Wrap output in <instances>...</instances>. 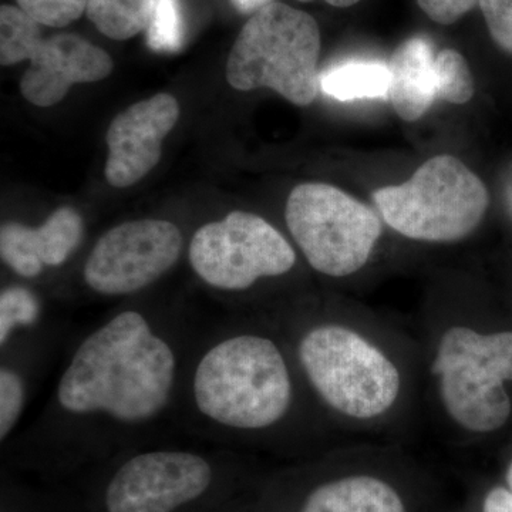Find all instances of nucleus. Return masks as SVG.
<instances>
[{"label": "nucleus", "instance_id": "obj_9", "mask_svg": "<svg viewBox=\"0 0 512 512\" xmlns=\"http://www.w3.org/2000/svg\"><path fill=\"white\" fill-rule=\"evenodd\" d=\"M195 274L211 288L247 291L262 278L291 271L292 245L268 221L251 212L234 211L224 220L197 229L190 244Z\"/></svg>", "mask_w": 512, "mask_h": 512}, {"label": "nucleus", "instance_id": "obj_26", "mask_svg": "<svg viewBox=\"0 0 512 512\" xmlns=\"http://www.w3.org/2000/svg\"><path fill=\"white\" fill-rule=\"evenodd\" d=\"M237 8L241 10V12H256L264 6L269 5V3L274 2V0H234Z\"/></svg>", "mask_w": 512, "mask_h": 512}, {"label": "nucleus", "instance_id": "obj_6", "mask_svg": "<svg viewBox=\"0 0 512 512\" xmlns=\"http://www.w3.org/2000/svg\"><path fill=\"white\" fill-rule=\"evenodd\" d=\"M431 372L440 377L448 414L464 429L488 433L511 414L504 382H512V332L480 335L454 326L441 338Z\"/></svg>", "mask_w": 512, "mask_h": 512}, {"label": "nucleus", "instance_id": "obj_15", "mask_svg": "<svg viewBox=\"0 0 512 512\" xmlns=\"http://www.w3.org/2000/svg\"><path fill=\"white\" fill-rule=\"evenodd\" d=\"M301 512H406L392 485L379 478L356 476L320 485Z\"/></svg>", "mask_w": 512, "mask_h": 512}, {"label": "nucleus", "instance_id": "obj_27", "mask_svg": "<svg viewBox=\"0 0 512 512\" xmlns=\"http://www.w3.org/2000/svg\"><path fill=\"white\" fill-rule=\"evenodd\" d=\"M326 3H329L330 6H335V8H349V6L356 5L360 0H325Z\"/></svg>", "mask_w": 512, "mask_h": 512}, {"label": "nucleus", "instance_id": "obj_4", "mask_svg": "<svg viewBox=\"0 0 512 512\" xmlns=\"http://www.w3.org/2000/svg\"><path fill=\"white\" fill-rule=\"evenodd\" d=\"M373 201L383 221L403 237L450 244L480 225L490 195L480 177L458 158L437 156L406 183L373 192Z\"/></svg>", "mask_w": 512, "mask_h": 512}, {"label": "nucleus", "instance_id": "obj_13", "mask_svg": "<svg viewBox=\"0 0 512 512\" xmlns=\"http://www.w3.org/2000/svg\"><path fill=\"white\" fill-rule=\"evenodd\" d=\"M83 235L82 215L72 207H60L39 228L5 222L0 228V256L16 274L36 278L45 266L63 265Z\"/></svg>", "mask_w": 512, "mask_h": 512}, {"label": "nucleus", "instance_id": "obj_8", "mask_svg": "<svg viewBox=\"0 0 512 512\" xmlns=\"http://www.w3.org/2000/svg\"><path fill=\"white\" fill-rule=\"evenodd\" d=\"M30 60L20 92L37 107L60 103L74 84L94 83L113 72L106 50L76 33L43 36L42 25L18 6L0 8V64Z\"/></svg>", "mask_w": 512, "mask_h": 512}, {"label": "nucleus", "instance_id": "obj_19", "mask_svg": "<svg viewBox=\"0 0 512 512\" xmlns=\"http://www.w3.org/2000/svg\"><path fill=\"white\" fill-rule=\"evenodd\" d=\"M42 313L39 298L25 286H8L0 293V345L5 346L16 329L35 325Z\"/></svg>", "mask_w": 512, "mask_h": 512}, {"label": "nucleus", "instance_id": "obj_20", "mask_svg": "<svg viewBox=\"0 0 512 512\" xmlns=\"http://www.w3.org/2000/svg\"><path fill=\"white\" fill-rule=\"evenodd\" d=\"M148 45L156 52H175L183 42V19L178 0H157L147 29Z\"/></svg>", "mask_w": 512, "mask_h": 512}, {"label": "nucleus", "instance_id": "obj_21", "mask_svg": "<svg viewBox=\"0 0 512 512\" xmlns=\"http://www.w3.org/2000/svg\"><path fill=\"white\" fill-rule=\"evenodd\" d=\"M16 3L39 25L62 29L82 18L89 0H16Z\"/></svg>", "mask_w": 512, "mask_h": 512}, {"label": "nucleus", "instance_id": "obj_18", "mask_svg": "<svg viewBox=\"0 0 512 512\" xmlns=\"http://www.w3.org/2000/svg\"><path fill=\"white\" fill-rule=\"evenodd\" d=\"M437 97L451 104H466L474 96V79L466 57L454 49L437 52Z\"/></svg>", "mask_w": 512, "mask_h": 512}, {"label": "nucleus", "instance_id": "obj_14", "mask_svg": "<svg viewBox=\"0 0 512 512\" xmlns=\"http://www.w3.org/2000/svg\"><path fill=\"white\" fill-rule=\"evenodd\" d=\"M433 43L426 37L406 40L390 59L387 97L397 116L414 123L426 116L437 97L436 60Z\"/></svg>", "mask_w": 512, "mask_h": 512}, {"label": "nucleus", "instance_id": "obj_3", "mask_svg": "<svg viewBox=\"0 0 512 512\" xmlns=\"http://www.w3.org/2000/svg\"><path fill=\"white\" fill-rule=\"evenodd\" d=\"M318 22L309 13L272 2L256 10L229 52L225 76L238 92L274 90L299 107L320 90Z\"/></svg>", "mask_w": 512, "mask_h": 512}, {"label": "nucleus", "instance_id": "obj_28", "mask_svg": "<svg viewBox=\"0 0 512 512\" xmlns=\"http://www.w3.org/2000/svg\"><path fill=\"white\" fill-rule=\"evenodd\" d=\"M507 481H508V485H510V491L512 493V463H511L510 468H508Z\"/></svg>", "mask_w": 512, "mask_h": 512}, {"label": "nucleus", "instance_id": "obj_7", "mask_svg": "<svg viewBox=\"0 0 512 512\" xmlns=\"http://www.w3.org/2000/svg\"><path fill=\"white\" fill-rule=\"evenodd\" d=\"M285 218L312 268L333 278L362 269L382 235V221L372 208L329 184L293 188Z\"/></svg>", "mask_w": 512, "mask_h": 512}, {"label": "nucleus", "instance_id": "obj_22", "mask_svg": "<svg viewBox=\"0 0 512 512\" xmlns=\"http://www.w3.org/2000/svg\"><path fill=\"white\" fill-rule=\"evenodd\" d=\"M26 402L22 376L8 366L0 369V440L5 441L15 429Z\"/></svg>", "mask_w": 512, "mask_h": 512}, {"label": "nucleus", "instance_id": "obj_17", "mask_svg": "<svg viewBox=\"0 0 512 512\" xmlns=\"http://www.w3.org/2000/svg\"><path fill=\"white\" fill-rule=\"evenodd\" d=\"M157 0H89L90 22L113 40H128L148 29Z\"/></svg>", "mask_w": 512, "mask_h": 512}, {"label": "nucleus", "instance_id": "obj_2", "mask_svg": "<svg viewBox=\"0 0 512 512\" xmlns=\"http://www.w3.org/2000/svg\"><path fill=\"white\" fill-rule=\"evenodd\" d=\"M192 397L198 412L218 426L268 429L291 407V375L271 339L248 333L229 336L198 360Z\"/></svg>", "mask_w": 512, "mask_h": 512}, {"label": "nucleus", "instance_id": "obj_5", "mask_svg": "<svg viewBox=\"0 0 512 512\" xmlns=\"http://www.w3.org/2000/svg\"><path fill=\"white\" fill-rule=\"evenodd\" d=\"M299 360L313 389L345 416L373 419L399 396L400 373L394 363L345 326L309 330L299 343Z\"/></svg>", "mask_w": 512, "mask_h": 512}, {"label": "nucleus", "instance_id": "obj_25", "mask_svg": "<svg viewBox=\"0 0 512 512\" xmlns=\"http://www.w3.org/2000/svg\"><path fill=\"white\" fill-rule=\"evenodd\" d=\"M483 512H512V493L503 487L493 488L485 497Z\"/></svg>", "mask_w": 512, "mask_h": 512}, {"label": "nucleus", "instance_id": "obj_10", "mask_svg": "<svg viewBox=\"0 0 512 512\" xmlns=\"http://www.w3.org/2000/svg\"><path fill=\"white\" fill-rule=\"evenodd\" d=\"M183 247V234L173 222H123L94 245L84 265V282L100 295H133L167 274Z\"/></svg>", "mask_w": 512, "mask_h": 512}, {"label": "nucleus", "instance_id": "obj_1", "mask_svg": "<svg viewBox=\"0 0 512 512\" xmlns=\"http://www.w3.org/2000/svg\"><path fill=\"white\" fill-rule=\"evenodd\" d=\"M177 357L146 316L124 311L84 338L57 384L64 413L126 426L154 420L174 392Z\"/></svg>", "mask_w": 512, "mask_h": 512}, {"label": "nucleus", "instance_id": "obj_16", "mask_svg": "<svg viewBox=\"0 0 512 512\" xmlns=\"http://www.w3.org/2000/svg\"><path fill=\"white\" fill-rule=\"evenodd\" d=\"M389 86V66L383 63H346L320 76V90L340 101L387 96Z\"/></svg>", "mask_w": 512, "mask_h": 512}, {"label": "nucleus", "instance_id": "obj_11", "mask_svg": "<svg viewBox=\"0 0 512 512\" xmlns=\"http://www.w3.org/2000/svg\"><path fill=\"white\" fill-rule=\"evenodd\" d=\"M212 468L190 451H148L131 457L111 478L109 512H173L208 490Z\"/></svg>", "mask_w": 512, "mask_h": 512}, {"label": "nucleus", "instance_id": "obj_12", "mask_svg": "<svg viewBox=\"0 0 512 512\" xmlns=\"http://www.w3.org/2000/svg\"><path fill=\"white\" fill-rule=\"evenodd\" d=\"M180 119V104L173 94L158 93L121 111L106 134L109 156L107 183L127 188L143 180L163 156V141Z\"/></svg>", "mask_w": 512, "mask_h": 512}, {"label": "nucleus", "instance_id": "obj_29", "mask_svg": "<svg viewBox=\"0 0 512 512\" xmlns=\"http://www.w3.org/2000/svg\"><path fill=\"white\" fill-rule=\"evenodd\" d=\"M299 2H311V0H299Z\"/></svg>", "mask_w": 512, "mask_h": 512}, {"label": "nucleus", "instance_id": "obj_24", "mask_svg": "<svg viewBox=\"0 0 512 512\" xmlns=\"http://www.w3.org/2000/svg\"><path fill=\"white\" fill-rule=\"evenodd\" d=\"M417 3L433 22L440 25H453L480 6V0H417Z\"/></svg>", "mask_w": 512, "mask_h": 512}, {"label": "nucleus", "instance_id": "obj_23", "mask_svg": "<svg viewBox=\"0 0 512 512\" xmlns=\"http://www.w3.org/2000/svg\"><path fill=\"white\" fill-rule=\"evenodd\" d=\"M480 9L495 45L512 55V0H480Z\"/></svg>", "mask_w": 512, "mask_h": 512}]
</instances>
